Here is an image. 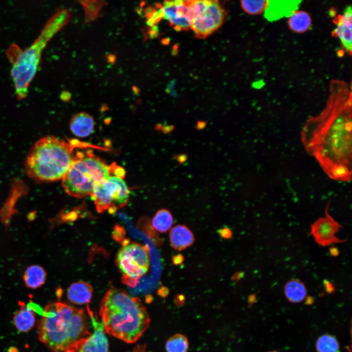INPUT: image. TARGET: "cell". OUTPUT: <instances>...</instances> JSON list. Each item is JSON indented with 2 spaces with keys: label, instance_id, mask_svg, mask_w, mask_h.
<instances>
[{
  "label": "cell",
  "instance_id": "cell-1",
  "mask_svg": "<svg viewBox=\"0 0 352 352\" xmlns=\"http://www.w3.org/2000/svg\"><path fill=\"white\" fill-rule=\"evenodd\" d=\"M301 141L331 179H352V99L348 90H335L325 109L310 117L301 131Z\"/></svg>",
  "mask_w": 352,
  "mask_h": 352
},
{
  "label": "cell",
  "instance_id": "cell-2",
  "mask_svg": "<svg viewBox=\"0 0 352 352\" xmlns=\"http://www.w3.org/2000/svg\"><path fill=\"white\" fill-rule=\"evenodd\" d=\"M99 314L107 333L130 344L136 342L150 323L141 300L114 287L103 297Z\"/></svg>",
  "mask_w": 352,
  "mask_h": 352
},
{
  "label": "cell",
  "instance_id": "cell-3",
  "mask_svg": "<svg viewBox=\"0 0 352 352\" xmlns=\"http://www.w3.org/2000/svg\"><path fill=\"white\" fill-rule=\"evenodd\" d=\"M107 148L77 139H63L54 136L41 138L29 151L24 164L27 176L36 182L62 179L70 166L76 151L87 148Z\"/></svg>",
  "mask_w": 352,
  "mask_h": 352
},
{
  "label": "cell",
  "instance_id": "cell-4",
  "mask_svg": "<svg viewBox=\"0 0 352 352\" xmlns=\"http://www.w3.org/2000/svg\"><path fill=\"white\" fill-rule=\"evenodd\" d=\"M42 313L39 339L53 352H64L91 333L83 309L57 302L47 305Z\"/></svg>",
  "mask_w": 352,
  "mask_h": 352
},
{
  "label": "cell",
  "instance_id": "cell-5",
  "mask_svg": "<svg viewBox=\"0 0 352 352\" xmlns=\"http://www.w3.org/2000/svg\"><path fill=\"white\" fill-rule=\"evenodd\" d=\"M70 18L68 9H61L47 21L38 38L26 49L22 50L15 44L8 48L7 55L12 63L11 74L19 99L26 97L47 43L68 23Z\"/></svg>",
  "mask_w": 352,
  "mask_h": 352
},
{
  "label": "cell",
  "instance_id": "cell-6",
  "mask_svg": "<svg viewBox=\"0 0 352 352\" xmlns=\"http://www.w3.org/2000/svg\"><path fill=\"white\" fill-rule=\"evenodd\" d=\"M123 169L115 163L108 165L91 150L78 151L62 178L66 193L76 198L90 195L95 185L111 176L120 177Z\"/></svg>",
  "mask_w": 352,
  "mask_h": 352
},
{
  "label": "cell",
  "instance_id": "cell-7",
  "mask_svg": "<svg viewBox=\"0 0 352 352\" xmlns=\"http://www.w3.org/2000/svg\"><path fill=\"white\" fill-rule=\"evenodd\" d=\"M191 12V29L197 38L204 39L223 24L226 12L217 0H185Z\"/></svg>",
  "mask_w": 352,
  "mask_h": 352
},
{
  "label": "cell",
  "instance_id": "cell-8",
  "mask_svg": "<svg viewBox=\"0 0 352 352\" xmlns=\"http://www.w3.org/2000/svg\"><path fill=\"white\" fill-rule=\"evenodd\" d=\"M116 263L122 274V282L128 286L135 287L149 269L148 250L139 243H127L118 251Z\"/></svg>",
  "mask_w": 352,
  "mask_h": 352
},
{
  "label": "cell",
  "instance_id": "cell-9",
  "mask_svg": "<svg viewBox=\"0 0 352 352\" xmlns=\"http://www.w3.org/2000/svg\"><path fill=\"white\" fill-rule=\"evenodd\" d=\"M90 196L98 212L114 213L128 203L130 191L123 178L111 176L96 184Z\"/></svg>",
  "mask_w": 352,
  "mask_h": 352
},
{
  "label": "cell",
  "instance_id": "cell-10",
  "mask_svg": "<svg viewBox=\"0 0 352 352\" xmlns=\"http://www.w3.org/2000/svg\"><path fill=\"white\" fill-rule=\"evenodd\" d=\"M87 310L91 319L93 332L69 349L72 352H110L108 340L102 322L98 321L88 306Z\"/></svg>",
  "mask_w": 352,
  "mask_h": 352
},
{
  "label": "cell",
  "instance_id": "cell-11",
  "mask_svg": "<svg viewBox=\"0 0 352 352\" xmlns=\"http://www.w3.org/2000/svg\"><path fill=\"white\" fill-rule=\"evenodd\" d=\"M329 208V203L326 206L325 216L319 218L311 225L309 234L322 246H327L334 243H341L347 241L340 239L335 236L342 226L330 216Z\"/></svg>",
  "mask_w": 352,
  "mask_h": 352
},
{
  "label": "cell",
  "instance_id": "cell-12",
  "mask_svg": "<svg viewBox=\"0 0 352 352\" xmlns=\"http://www.w3.org/2000/svg\"><path fill=\"white\" fill-rule=\"evenodd\" d=\"M162 5L163 19L168 21L176 31H187L191 28V12L185 1L166 0Z\"/></svg>",
  "mask_w": 352,
  "mask_h": 352
},
{
  "label": "cell",
  "instance_id": "cell-13",
  "mask_svg": "<svg viewBox=\"0 0 352 352\" xmlns=\"http://www.w3.org/2000/svg\"><path fill=\"white\" fill-rule=\"evenodd\" d=\"M333 22L336 25L332 31V35L340 40L345 50L352 54V11L351 6H348L341 15H338Z\"/></svg>",
  "mask_w": 352,
  "mask_h": 352
},
{
  "label": "cell",
  "instance_id": "cell-14",
  "mask_svg": "<svg viewBox=\"0 0 352 352\" xmlns=\"http://www.w3.org/2000/svg\"><path fill=\"white\" fill-rule=\"evenodd\" d=\"M19 304L20 308L14 315L13 323L19 331L27 332L34 326L36 312L40 308L32 302L26 305L20 301Z\"/></svg>",
  "mask_w": 352,
  "mask_h": 352
},
{
  "label": "cell",
  "instance_id": "cell-15",
  "mask_svg": "<svg viewBox=\"0 0 352 352\" xmlns=\"http://www.w3.org/2000/svg\"><path fill=\"white\" fill-rule=\"evenodd\" d=\"M300 2L298 0H268L264 16L270 21L284 16L289 17L297 9Z\"/></svg>",
  "mask_w": 352,
  "mask_h": 352
},
{
  "label": "cell",
  "instance_id": "cell-16",
  "mask_svg": "<svg viewBox=\"0 0 352 352\" xmlns=\"http://www.w3.org/2000/svg\"><path fill=\"white\" fill-rule=\"evenodd\" d=\"M93 118L85 112H78L71 118L70 129L75 136L84 137L92 133L94 128Z\"/></svg>",
  "mask_w": 352,
  "mask_h": 352
},
{
  "label": "cell",
  "instance_id": "cell-17",
  "mask_svg": "<svg viewBox=\"0 0 352 352\" xmlns=\"http://www.w3.org/2000/svg\"><path fill=\"white\" fill-rule=\"evenodd\" d=\"M92 292L93 288L89 284L84 281H78L68 287L66 296L73 304L84 305L90 302Z\"/></svg>",
  "mask_w": 352,
  "mask_h": 352
},
{
  "label": "cell",
  "instance_id": "cell-18",
  "mask_svg": "<svg viewBox=\"0 0 352 352\" xmlns=\"http://www.w3.org/2000/svg\"><path fill=\"white\" fill-rule=\"evenodd\" d=\"M169 238L171 246L177 250L186 249L195 241L193 233L184 225H177L173 227L170 232Z\"/></svg>",
  "mask_w": 352,
  "mask_h": 352
},
{
  "label": "cell",
  "instance_id": "cell-19",
  "mask_svg": "<svg viewBox=\"0 0 352 352\" xmlns=\"http://www.w3.org/2000/svg\"><path fill=\"white\" fill-rule=\"evenodd\" d=\"M46 273L45 270L39 265H32L25 269L23 279L26 286L31 289H37L45 283Z\"/></svg>",
  "mask_w": 352,
  "mask_h": 352
},
{
  "label": "cell",
  "instance_id": "cell-20",
  "mask_svg": "<svg viewBox=\"0 0 352 352\" xmlns=\"http://www.w3.org/2000/svg\"><path fill=\"white\" fill-rule=\"evenodd\" d=\"M284 293L287 299L294 303L303 301L307 294L304 284L298 279L288 281L284 286Z\"/></svg>",
  "mask_w": 352,
  "mask_h": 352
},
{
  "label": "cell",
  "instance_id": "cell-21",
  "mask_svg": "<svg viewBox=\"0 0 352 352\" xmlns=\"http://www.w3.org/2000/svg\"><path fill=\"white\" fill-rule=\"evenodd\" d=\"M288 25L293 31L303 33L311 27V19L307 12L296 10L289 16Z\"/></svg>",
  "mask_w": 352,
  "mask_h": 352
},
{
  "label": "cell",
  "instance_id": "cell-22",
  "mask_svg": "<svg viewBox=\"0 0 352 352\" xmlns=\"http://www.w3.org/2000/svg\"><path fill=\"white\" fill-rule=\"evenodd\" d=\"M78 2L84 10L85 24L91 22L98 18L102 8L108 4L107 1L104 0H81Z\"/></svg>",
  "mask_w": 352,
  "mask_h": 352
},
{
  "label": "cell",
  "instance_id": "cell-23",
  "mask_svg": "<svg viewBox=\"0 0 352 352\" xmlns=\"http://www.w3.org/2000/svg\"><path fill=\"white\" fill-rule=\"evenodd\" d=\"M173 223V218L171 213L165 209L158 210L152 220L153 228L161 233L167 232L171 228Z\"/></svg>",
  "mask_w": 352,
  "mask_h": 352
},
{
  "label": "cell",
  "instance_id": "cell-24",
  "mask_svg": "<svg viewBox=\"0 0 352 352\" xmlns=\"http://www.w3.org/2000/svg\"><path fill=\"white\" fill-rule=\"evenodd\" d=\"M189 342L184 335L176 333L170 337L165 343L167 352H187Z\"/></svg>",
  "mask_w": 352,
  "mask_h": 352
},
{
  "label": "cell",
  "instance_id": "cell-25",
  "mask_svg": "<svg viewBox=\"0 0 352 352\" xmlns=\"http://www.w3.org/2000/svg\"><path fill=\"white\" fill-rule=\"evenodd\" d=\"M316 349L317 352H339L340 346L334 336L326 334L317 339Z\"/></svg>",
  "mask_w": 352,
  "mask_h": 352
},
{
  "label": "cell",
  "instance_id": "cell-26",
  "mask_svg": "<svg viewBox=\"0 0 352 352\" xmlns=\"http://www.w3.org/2000/svg\"><path fill=\"white\" fill-rule=\"evenodd\" d=\"M268 0H241V5L243 10L250 15H257L264 11Z\"/></svg>",
  "mask_w": 352,
  "mask_h": 352
},
{
  "label": "cell",
  "instance_id": "cell-27",
  "mask_svg": "<svg viewBox=\"0 0 352 352\" xmlns=\"http://www.w3.org/2000/svg\"><path fill=\"white\" fill-rule=\"evenodd\" d=\"M155 7L156 9L154 12L147 18L146 21V24L150 27L156 25V23L163 18L162 5L157 3L156 4Z\"/></svg>",
  "mask_w": 352,
  "mask_h": 352
},
{
  "label": "cell",
  "instance_id": "cell-28",
  "mask_svg": "<svg viewBox=\"0 0 352 352\" xmlns=\"http://www.w3.org/2000/svg\"><path fill=\"white\" fill-rule=\"evenodd\" d=\"M218 232L220 236L225 239H230L232 235L231 230L228 227L222 228Z\"/></svg>",
  "mask_w": 352,
  "mask_h": 352
},
{
  "label": "cell",
  "instance_id": "cell-29",
  "mask_svg": "<svg viewBox=\"0 0 352 352\" xmlns=\"http://www.w3.org/2000/svg\"><path fill=\"white\" fill-rule=\"evenodd\" d=\"M148 34L150 39H154L158 37L159 35V29L156 25L151 27L148 32Z\"/></svg>",
  "mask_w": 352,
  "mask_h": 352
},
{
  "label": "cell",
  "instance_id": "cell-30",
  "mask_svg": "<svg viewBox=\"0 0 352 352\" xmlns=\"http://www.w3.org/2000/svg\"><path fill=\"white\" fill-rule=\"evenodd\" d=\"M184 259V257L182 255L177 254L173 257L172 262L175 265H178L182 264Z\"/></svg>",
  "mask_w": 352,
  "mask_h": 352
},
{
  "label": "cell",
  "instance_id": "cell-31",
  "mask_svg": "<svg viewBox=\"0 0 352 352\" xmlns=\"http://www.w3.org/2000/svg\"><path fill=\"white\" fill-rule=\"evenodd\" d=\"M71 97V93L69 91L66 90L62 91L60 95L61 99L66 102L69 101L70 100Z\"/></svg>",
  "mask_w": 352,
  "mask_h": 352
},
{
  "label": "cell",
  "instance_id": "cell-32",
  "mask_svg": "<svg viewBox=\"0 0 352 352\" xmlns=\"http://www.w3.org/2000/svg\"><path fill=\"white\" fill-rule=\"evenodd\" d=\"M116 56L113 54H109L107 56V60L108 63L113 64L116 61Z\"/></svg>",
  "mask_w": 352,
  "mask_h": 352
},
{
  "label": "cell",
  "instance_id": "cell-33",
  "mask_svg": "<svg viewBox=\"0 0 352 352\" xmlns=\"http://www.w3.org/2000/svg\"><path fill=\"white\" fill-rule=\"evenodd\" d=\"M186 158H187V157L186 156H185L183 154H182V155L177 156L176 157V159L177 160V161L179 162L182 163L185 161V160L186 159Z\"/></svg>",
  "mask_w": 352,
  "mask_h": 352
},
{
  "label": "cell",
  "instance_id": "cell-34",
  "mask_svg": "<svg viewBox=\"0 0 352 352\" xmlns=\"http://www.w3.org/2000/svg\"><path fill=\"white\" fill-rule=\"evenodd\" d=\"M330 253L332 256H336L338 254L339 251L336 248L331 247L330 249Z\"/></svg>",
  "mask_w": 352,
  "mask_h": 352
},
{
  "label": "cell",
  "instance_id": "cell-35",
  "mask_svg": "<svg viewBox=\"0 0 352 352\" xmlns=\"http://www.w3.org/2000/svg\"><path fill=\"white\" fill-rule=\"evenodd\" d=\"M205 125H206L205 122H198V123L197 124V128L199 129H202L203 128H204L205 126Z\"/></svg>",
  "mask_w": 352,
  "mask_h": 352
},
{
  "label": "cell",
  "instance_id": "cell-36",
  "mask_svg": "<svg viewBox=\"0 0 352 352\" xmlns=\"http://www.w3.org/2000/svg\"><path fill=\"white\" fill-rule=\"evenodd\" d=\"M132 88L133 91L135 93H139V89L137 87H135V86H133Z\"/></svg>",
  "mask_w": 352,
  "mask_h": 352
},
{
  "label": "cell",
  "instance_id": "cell-37",
  "mask_svg": "<svg viewBox=\"0 0 352 352\" xmlns=\"http://www.w3.org/2000/svg\"><path fill=\"white\" fill-rule=\"evenodd\" d=\"M8 352H18V351L16 348L12 347L9 349Z\"/></svg>",
  "mask_w": 352,
  "mask_h": 352
},
{
  "label": "cell",
  "instance_id": "cell-38",
  "mask_svg": "<svg viewBox=\"0 0 352 352\" xmlns=\"http://www.w3.org/2000/svg\"><path fill=\"white\" fill-rule=\"evenodd\" d=\"M64 352H72V351L70 349H68Z\"/></svg>",
  "mask_w": 352,
  "mask_h": 352
},
{
  "label": "cell",
  "instance_id": "cell-39",
  "mask_svg": "<svg viewBox=\"0 0 352 352\" xmlns=\"http://www.w3.org/2000/svg\"><path fill=\"white\" fill-rule=\"evenodd\" d=\"M279 352L274 351H270V352Z\"/></svg>",
  "mask_w": 352,
  "mask_h": 352
}]
</instances>
